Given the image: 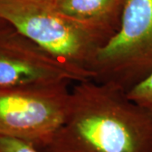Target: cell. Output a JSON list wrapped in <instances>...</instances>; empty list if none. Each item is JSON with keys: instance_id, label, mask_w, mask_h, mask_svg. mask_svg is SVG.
Returning a JSON list of instances; mask_svg holds the SVG:
<instances>
[{"instance_id": "obj_1", "label": "cell", "mask_w": 152, "mask_h": 152, "mask_svg": "<svg viewBox=\"0 0 152 152\" xmlns=\"http://www.w3.org/2000/svg\"><path fill=\"white\" fill-rule=\"evenodd\" d=\"M42 152H152V116L119 87L75 82L64 121Z\"/></svg>"}, {"instance_id": "obj_2", "label": "cell", "mask_w": 152, "mask_h": 152, "mask_svg": "<svg viewBox=\"0 0 152 152\" xmlns=\"http://www.w3.org/2000/svg\"><path fill=\"white\" fill-rule=\"evenodd\" d=\"M0 20L58 59L88 72L97 51L110 39L65 16L50 0H0Z\"/></svg>"}, {"instance_id": "obj_3", "label": "cell", "mask_w": 152, "mask_h": 152, "mask_svg": "<svg viewBox=\"0 0 152 152\" xmlns=\"http://www.w3.org/2000/svg\"><path fill=\"white\" fill-rule=\"evenodd\" d=\"M94 80L126 92L152 73V0H126L119 27L90 68Z\"/></svg>"}, {"instance_id": "obj_4", "label": "cell", "mask_w": 152, "mask_h": 152, "mask_svg": "<svg viewBox=\"0 0 152 152\" xmlns=\"http://www.w3.org/2000/svg\"><path fill=\"white\" fill-rule=\"evenodd\" d=\"M69 84L0 90V135L23 140L43 151L64 121Z\"/></svg>"}, {"instance_id": "obj_5", "label": "cell", "mask_w": 152, "mask_h": 152, "mask_svg": "<svg viewBox=\"0 0 152 152\" xmlns=\"http://www.w3.org/2000/svg\"><path fill=\"white\" fill-rule=\"evenodd\" d=\"M92 80L0 20V90Z\"/></svg>"}, {"instance_id": "obj_6", "label": "cell", "mask_w": 152, "mask_h": 152, "mask_svg": "<svg viewBox=\"0 0 152 152\" xmlns=\"http://www.w3.org/2000/svg\"><path fill=\"white\" fill-rule=\"evenodd\" d=\"M69 19L98 30L111 38L119 27L126 0H50Z\"/></svg>"}, {"instance_id": "obj_7", "label": "cell", "mask_w": 152, "mask_h": 152, "mask_svg": "<svg viewBox=\"0 0 152 152\" xmlns=\"http://www.w3.org/2000/svg\"><path fill=\"white\" fill-rule=\"evenodd\" d=\"M127 95L152 116V73L128 91Z\"/></svg>"}, {"instance_id": "obj_8", "label": "cell", "mask_w": 152, "mask_h": 152, "mask_svg": "<svg viewBox=\"0 0 152 152\" xmlns=\"http://www.w3.org/2000/svg\"><path fill=\"white\" fill-rule=\"evenodd\" d=\"M0 152H42L23 140L0 135Z\"/></svg>"}]
</instances>
